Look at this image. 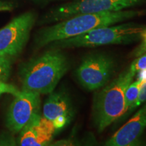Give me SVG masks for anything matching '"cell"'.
Segmentation results:
<instances>
[{"instance_id": "obj_13", "label": "cell", "mask_w": 146, "mask_h": 146, "mask_svg": "<svg viewBox=\"0 0 146 146\" xmlns=\"http://www.w3.org/2000/svg\"><path fill=\"white\" fill-rule=\"evenodd\" d=\"M10 71V64L5 55L0 53V81L8 79Z\"/></svg>"}, {"instance_id": "obj_9", "label": "cell", "mask_w": 146, "mask_h": 146, "mask_svg": "<svg viewBox=\"0 0 146 146\" xmlns=\"http://www.w3.org/2000/svg\"><path fill=\"white\" fill-rule=\"evenodd\" d=\"M43 106V115L54 124L56 130L67 126L74 116L72 100L66 91L50 93Z\"/></svg>"}, {"instance_id": "obj_3", "label": "cell", "mask_w": 146, "mask_h": 146, "mask_svg": "<svg viewBox=\"0 0 146 146\" xmlns=\"http://www.w3.org/2000/svg\"><path fill=\"white\" fill-rule=\"evenodd\" d=\"M136 74L129 68L97 93L92 117L98 133H102L125 114V93Z\"/></svg>"}, {"instance_id": "obj_12", "label": "cell", "mask_w": 146, "mask_h": 146, "mask_svg": "<svg viewBox=\"0 0 146 146\" xmlns=\"http://www.w3.org/2000/svg\"><path fill=\"white\" fill-rule=\"evenodd\" d=\"M144 82L143 80L139 78L129 84L127 87L125 93V114L138 98L140 89Z\"/></svg>"}, {"instance_id": "obj_16", "label": "cell", "mask_w": 146, "mask_h": 146, "mask_svg": "<svg viewBox=\"0 0 146 146\" xmlns=\"http://www.w3.org/2000/svg\"><path fill=\"white\" fill-rule=\"evenodd\" d=\"M20 91L14 85L5 83V81H0V96L3 94H10L15 96Z\"/></svg>"}, {"instance_id": "obj_4", "label": "cell", "mask_w": 146, "mask_h": 146, "mask_svg": "<svg viewBox=\"0 0 146 146\" xmlns=\"http://www.w3.org/2000/svg\"><path fill=\"white\" fill-rule=\"evenodd\" d=\"M146 26L135 23L110 25L95 29L74 37L53 42L60 48L95 47L108 45L129 44L142 39Z\"/></svg>"}, {"instance_id": "obj_1", "label": "cell", "mask_w": 146, "mask_h": 146, "mask_svg": "<svg viewBox=\"0 0 146 146\" xmlns=\"http://www.w3.org/2000/svg\"><path fill=\"white\" fill-rule=\"evenodd\" d=\"M143 14V10H123L77 14L42 29L35 41L37 46L43 47L53 42L78 36L95 29L123 23Z\"/></svg>"}, {"instance_id": "obj_11", "label": "cell", "mask_w": 146, "mask_h": 146, "mask_svg": "<svg viewBox=\"0 0 146 146\" xmlns=\"http://www.w3.org/2000/svg\"><path fill=\"white\" fill-rule=\"evenodd\" d=\"M146 128V102L127 123L106 142L107 146H130L137 143Z\"/></svg>"}, {"instance_id": "obj_5", "label": "cell", "mask_w": 146, "mask_h": 146, "mask_svg": "<svg viewBox=\"0 0 146 146\" xmlns=\"http://www.w3.org/2000/svg\"><path fill=\"white\" fill-rule=\"evenodd\" d=\"M145 2L146 0H72L51 11L45 21L59 22L77 14L116 12Z\"/></svg>"}, {"instance_id": "obj_7", "label": "cell", "mask_w": 146, "mask_h": 146, "mask_svg": "<svg viewBox=\"0 0 146 146\" xmlns=\"http://www.w3.org/2000/svg\"><path fill=\"white\" fill-rule=\"evenodd\" d=\"M35 19L33 12H27L0 29V53L5 56H18L28 41Z\"/></svg>"}, {"instance_id": "obj_18", "label": "cell", "mask_w": 146, "mask_h": 146, "mask_svg": "<svg viewBox=\"0 0 146 146\" xmlns=\"http://www.w3.org/2000/svg\"><path fill=\"white\" fill-rule=\"evenodd\" d=\"M14 8L13 3L8 1H4L0 0V12L2 11H10Z\"/></svg>"}, {"instance_id": "obj_6", "label": "cell", "mask_w": 146, "mask_h": 146, "mask_svg": "<svg viewBox=\"0 0 146 146\" xmlns=\"http://www.w3.org/2000/svg\"><path fill=\"white\" fill-rule=\"evenodd\" d=\"M115 68V62L109 55L94 53L82 60L75 71L78 81L87 90L100 89L108 83Z\"/></svg>"}, {"instance_id": "obj_19", "label": "cell", "mask_w": 146, "mask_h": 146, "mask_svg": "<svg viewBox=\"0 0 146 146\" xmlns=\"http://www.w3.org/2000/svg\"><path fill=\"white\" fill-rule=\"evenodd\" d=\"M139 78L143 80L144 81L146 82V69L144 70L141 71V72H139Z\"/></svg>"}, {"instance_id": "obj_2", "label": "cell", "mask_w": 146, "mask_h": 146, "mask_svg": "<svg viewBox=\"0 0 146 146\" xmlns=\"http://www.w3.org/2000/svg\"><path fill=\"white\" fill-rule=\"evenodd\" d=\"M70 64L66 56L58 50L47 51L28 62L22 68L23 91L50 94L68 72Z\"/></svg>"}, {"instance_id": "obj_14", "label": "cell", "mask_w": 146, "mask_h": 146, "mask_svg": "<svg viewBox=\"0 0 146 146\" xmlns=\"http://www.w3.org/2000/svg\"><path fill=\"white\" fill-rule=\"evenodd\" d=\"M146 102V82H144L143 85H141V89H140L139 94L138 98L137 100L135 102V103L129 108V110L125 114L123 115V117L125 116H128L131 114V112H133V111L135 110L137 108L141 106L142 104L145 103Z\"/></svg>"}, {"instance_id": "obj_8", "label": "cell", "mask_w": 146, "mask_h": 146, "mask_svg": "<svg viewBox=\"0 0 146 146\" xmlns=\"http://www.w3.org/2000/svg\"><path fill=\"white\" fill-rule=\"evenodd\" d=\"M40 106V94L33 91H20L15 96L7 115V126L13 133H18L29 123Z\"/></svg>"}, {"instance_id": "obj_17", "label": "cell", "mask_w": 146, "mask_h": 146, "mask_svg": "<svg viewBox=\"0 0 146 146\" xmlns=\"http://www.w3.org/2000/svg\"><path fill=\"white\" fill-rule=\"evenodd\" d=\"M146 53V33L145 32L142 35L141 43L137 47H136L134 50L133 51L131 56L137 58L139 56H141L142 54Z\"/></svg>"}, {"instance_id": "obj_10", "label": "cell", "mask_w": 146, "mask_h": 146, "mask_svg": "<svg viewBox=\"0 0 146 146\" xmlns=\"http://www.w3.org/2000/svg\"><path fill=\"white\" fill-rule=\"evenodd\" d=\"M55 131L56 128L51 120L36 113L20 131L19 145H45L52 141Z\"/></svg>"}, {"instance_id": "obj_15", "label": "cell", "mask_w": 146, "mask_h": 146, "mask_svg": "<svg viewBox=\"0 0 146 146\" xmlns=\"http://www.w3.org/2000/svg\"><path fill=\"white\" fill-rule=\"evenodd\" d=\"M131 70L135 74L146 69V53L136 58L129 67Z\"/></svg>"}]
</instances>
